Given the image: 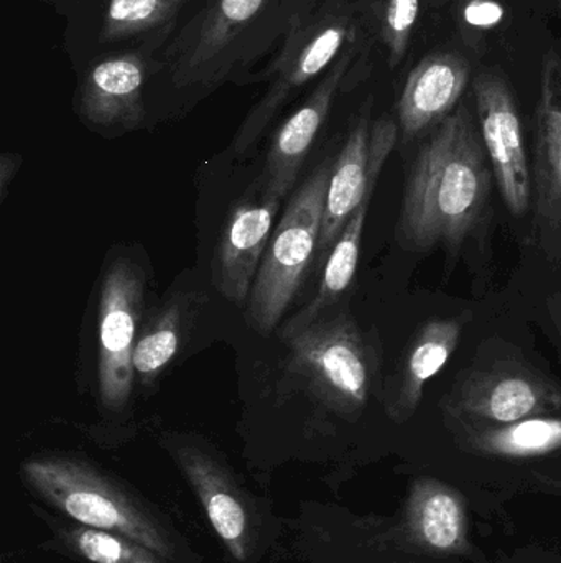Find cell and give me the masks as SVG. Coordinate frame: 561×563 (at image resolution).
I'll return each instance as SVG.
<instances>
[{
  "mask_svg": "<svg viewBox=\"0 0 561 563\" xmlns=\"http://www.w3.org/2000/svg\"><path fill=\"white\" fill-rule=\"evenodd\" d=\"M503 19V5L496 0H471L464 9V20L476 29H491Z\"/></svg>",
  "mask_w": 561,
  "mask_h": 563,
  "instance_id": "25",
  "label": "cell"
},
{
  "mask_svg": "<svg viewBox=\"0 0 561 563\" xmlns=\"http://www.w3.org/2000/svg\"><path fill=\"white\" fill-rule=\"evenodd\" d=\"M20 162H22L20 155L10 154V152H3V154L0 155V197H2V201L5 200L10 181L15 177Z\"/></svg>",
  "mask_w": 561,
  "mask_h": 563,
  "instance_id": "26",
  "label": "cell"
},
{
  "mask_svg": "<svg viewBox=\"0 0 561 563\" xmlns=\"http://www.w3.org/2000/svg\"><path fill=\"white\" fill-rule=\"evenodd\" d=\"M471 445L486 455L534 459L561 450V416H537L471 433Z\"/></svg>",
  "mask_w": 561,
  "mask_h": 563,
  "instance_id": "20",
  "label": "cell"
},
{
  "mask_svg": "<svg viewBox=\"0 0 561 563\" xmlns=\"http://www.w3.org/2000/svg\"><path fill=\"white\" fill-rule=\"evenodd\" d=\"M287 373L326 409L351 417L368 406L379 371V347L351 314L328 313L282 334Z\"/></svg>",
  "mask_w": 561,
  "mask_h": 563,
  "instance_id": "3",
  "label": "cell"
},
{
  "mask_svg": "<svg viewBox=\"0 0 561 563\" xmlns=\"http://www.w3.org/2000/svg\"><path fill=\"white\" fill-rule=\"evenodd\" d=\"M471 313L430 320L417 331L399 366L388 396V413L404 423L417 412L425 386L437 376L457 351Z\"/></svg>",
  "mask_w": 561,
  "mask_h": 563,
  "instance_id": "17",
  "label": "cell"
},
{
  "mask_svg": "<svg viewBox=\"0 0 561 563\" xmlns=\"http://www.w3.org/2000/svg\"><path fill=\"white\" fill-rule=\"evenodd\" d=\"M397 137L392 119H379L371 128V109H362L332 164L318 251L332 250L352 214L371 200Z\"/></svg>",
  "mask_w": 561,
  "mask_h": 563,
  "instance_id": "8",
  "label": "cell"
},
{
  "mask_svg": "<svg viewBox=\"0 0 561 563\" xmlns=\"http://www.w3.org/2000/svg\"><path fill=\"white\" fill-rule=\"evenodd\" d=\"M352 56L355 52L351 48L339 55L332 68L323 75L322 81L316 85L312 95L283 121L270 142L262 177L259 180L266 190L282 200L290 190H293L300 170L328 119L336 95L351 66Z\"/></svg>",
  "mask_w": 561,
  "mask_h": 563,
  "instance_id": "13",
  "label": "cell"
},
{
  "mask_svg": "<svg viewBox=\"0 0 561 563\" xmlns=\"http://www.w3.org/2000/svg\"><path fill=\"white\" fill-rule=\"evenodd\" d=\"M187 303L180 298L168 301L154 314L137 338L134 350L135 379L150 386L180 350Z\"/></svg>",
  "mask_w": 561,
  "mask_h": 563,
  "instance_id": "21",
  "label": "cell"
},
{
  "mask_svg": "<svg viewBox=\"0 0 561 563\" xmlns=\"http://www.w3.org/2000/svg\"><path fill=\"white\" fill-rule=\"evenodd\" d=\"M333 161H325L293 194L270 238L247 300V320L260 334L276 331L318 253Z\"/></svg>",
  "mask_w": 561,
  "mask_h": 563,
  "instance_id": "4",
  "label": "cell"
},
{
  "mask_svg": "<svg viewBox=\"0 0 561 563\" xmlns=\"http://www.w3.org/2000/svg\"><path fill=\"white\" fill-rule=\"evenodd\" d=\"M420 0H384L381 13V33L389 52L392 68L404 59L412 30L418 19Z\"/></svg>",
  "mask_w": 561,
  "mask_h": 563,
  "instance_id": "24",
  "label": "cell"
},
{
  "mask_svg": "<svg viewBox=\"0 0 561 563\" xmlns=\"http://www.w3.org/2000/svg\"><path fill=\"white\" fill-rule=\"evenodd\" d=\"M58 538L72 554L89 563H168V559L147 545L89 526L61 525Z\"/></svg>",
  "mask_w": 561,
  "mask_h": 563,
  "instance_id": "22",
  "label": "cell"
},
{
  "mask_svg": "<svg viewBox=\"0 0 561 563\" xmlns=\"http://www.w3.org/2000/svg\"><path fill=\"white\" fill-rule=\"evenodd\" d=\"M556 323L559 324V328H560V333H561V320H560V317H556Z\"/></svg>",
  "mask_w": 561,
  "mask_h": 563,
  "instance_id": "27",
  "label": "cell"
},
{
  "mask_svg": "<svg viewBox=\"0 0 561 563\" xmlns=\"http://www.w3.org/2000/svg\"><path fill=\"white\" fill-rule=\"evenodd\" d=\"M474 99L494 180L510 213L523 218L532 203L534 184L513 92L500 76L484 73L474 81Z\"/></svg>",
  "mask_w": 561,
  "mask_h": 563,
  "instance_id": "9",
  "label": "cell"
},
{
  "mask_svg": "<svg viewBox=\"0 0 561 563\" xmlns=\"http://www.w3.org/2000/svg\"><path fill=\"white\" fill-rule=\"evenodd\" d=\"M369 203H371V200L364 201L358 208V211L352 214L351 220L346 224L335 246L332 247L315 298L295 317L290 318L287 323L279 328V336L292 333V331L318 320L319 317L328 313L329 308L348 290L349 285L355 279L356 271H358Z\"/></svg>",
  "mask_w": 561,
  "mask_h": 563,
  "instance_id": "19",
  "label": "cell"
},
{
  "mask_svg": "<svg viewBox=\"0 0 561 563\" xmlns=\"http://www.w3.org/2000/svg\"><path fill=\"white\" fill-rule=\"evenodd\" d=\"M351 35L348 13L335 0L315 12L308 9L292 15L282 52L270 69L272 81L237 131L231 147L234 155L239 157L256 147L277 115L332 68Z\"/></svg>",
  "mask_w": 561,
  "mask_h": 563,
  "instance_id": "5",
  "label": "cell"
},
{
  "mask_svg": "<svg viewBox=\"0 0 561 563\" xmlns=\"http://www.w3.org/2000/svg\"><path fill=\"white\" fill-rule=\"evenodd\" d=\"M30 492L89 528L115 532L171 559L173 541L150 509L115 479L75 456H38L20 470Z\"/></svg>",
  "mask_w": 561,
  "mask_h": 563,
  "instance_id": "2",
  "label": "cell"
},
{
  "mask_svg": "<svg viewBox=\"0 0 561 563\" xmlns=\"http://www.w3.org/2000/svg\"><path fill=\"white\" fill-rule=\"evenodd\" d=\"M470 73V63L451 53L427 56L412 69L399 101V131L405 141L441 124L458 108Z\"/></svg>",
  "mask_w": 561,
  "mask_h": 563,
  "instance_id": "16",
  "label": "cell"
},
{
  "mask_svg": "<svg viewBox=\"0 0 561 563\" xmlns=\"http://www.w3.org/2000/svg\"><path fill=\"white\" fill-rule=\"evenodd\" d=\"M560 3H561V0H560Z\"/></svg>",
  "mask_w": 561,
  "mask_h": 563,
  "instance_id": "28",
  "label": "cell"
},
{
  "mask_svg": "<svg viewBox=\"0 0 561 563\" xmlns=\"http://www.w3.org/2000/svg\"><path fill=\"white\" fill-rule=\"evenodd\" d=\"M491 190L487 154L464 104L437 125L408 172L395 240L414 253L457 250L480 224Z\"/></svg>",
  "mask_w": 561,
  "mask_h": 563,
  "instance_id": "1",
  "label": "cell"
},
{
  "mask_svg": "<svg viewBox=\"0 0 561 563\" xmlns=\"http://www.w3.org/2000/svg\"><path fill=\"white\" fill-rule=\"evenodd\" d=\"M273 0H207L200 15L168 49L177 86H214L233 68L240 38L256 25Z\"/></svg>",
  "mask_w": 561,
  "mask_h": 563,
  "instance_id": "7",
  "label": "cell"
},
{
  "mask_svg": "<svg viewBox=\"0 0 561 563\" xmlns=\"http://www.w3.org/2000/svg\"><path fill=\"white\" fill-rule=\"evenodd\" d=\"M448 400L451 412L494 427L561 410V386L526 367L471 373Z\"/></svg>",
  "mask_w": 561,
  "mask_h": 563,
  "instance_id": "10",
  "label": "cell"
},
{
  "mask_svg": "<svg viewBox=\"0 0 561 563\" xmlns=\"http://www.w3.org/2000/svg\"><path fill=\"white\" fill-rule=\"evenodd\" d=\"M280 203L282 198L257 180L227 217L214 260V284L227 300H249Z\"/></svg>",
  "mask_w": 561,
  "mask_h": 563,
  "instance_id": "11",
  "label": "cell"
},
{
  "mask_svg": "<svg viewBox=\"0 0 561 563\" xmlns=\"http://www.w3.org/2000/svg\"><path fill=\"white\" fill-rule=\"evenodd\" d=\"M412 541L435 554H461L468 549L467 503L463 496L434 478L414 483L407 503Z\"/></svg>",
  "mask_w": 561,
  "mask_h": 563,
  "instance_id": "18",
  "label": "cell"
},
{
  "mask_svg": "<svg viewBox=\"0 0 561 563\" xmlns=\"http://www.w3.org/2000/svg\"><path fill=\"white\" fill-rule=\"evenodd\" d=\"M173 455L227 551L236 561L246 562L254 536L253 515L229 470L200 446L180 445Z\"/></svg>",
  "mask_w": 561,
  "mask_h": 563,
  "instance_id": "15",
  "label": "cell"
},
{
  "mask_svg": "<svg viewBox=\"0 0 561 563\" xmlns=\"http://www.w3.org/2000/svg\"><path fill=\"white\" fill-rule=\"evenodd\" d=\"M145 280L132 261L121 257L101 282L98 305L99 396L108 409L127 406L134 390V350Z\"/></svg>",
  "mask_w": 561,
  "mask_h": 563,
  "instance_id": "6",
  "label": "cell"
},
{
  "mask_svg": "<svg viewBox=\"0 0 561 563\" xmlns=\"http://www.w3.org/2000/svg\"><path fill=\"white\" fill-rule=\"evenodd\" d=\"M184 0H109L101 42L135 38L170 26Z\"/></svg>",
  "mask_w": 561,
  "mask_h": 563,
  "instance_id": "23",
  "label": "cell"
},
{
  "mask_svg": "<svg viewBox=\"0 0 561 563\" xmlns=\"http://www.w3.org/2000/svg\"><path fill=\"white\" fill-rule=\"evenodd\" d=\"M145 81L147 62L142 53H117L96 59L78 86L79 115L94 128H137L144 119Z\"/></svg>",
  "mask_w": 561,
  "mask_h": 563,
  "instance_id": "14",
  "label": "cell"
},
{
  "mask_svg": "<svg viewBox=\"0 0 561 563\" xmlns=\"http://www.w3.org/2000/svg\"><path fill=\"white\" fill-rule=\"evenodd\" d=\"M534 220L543 250L561 260V55L543 58L537 106Z\"/></svg>",
  "mask_w": 561,
  "mask_h": 563,
  "instance_id": "12",
  "label": "cell"
}]
</instances>
